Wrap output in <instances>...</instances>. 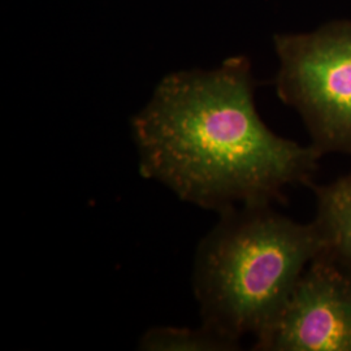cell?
Returning a JSON list of instances; mask_svg holds the SVG:
<instances>
[{
	"instance_id": "6da1fadb",
	"label": "cell",
	"mask_w": 351,
	"mask_h": 351,
	"mask_svg": "<svg viewBox=\"0 0 351 351\" xmlns=\"http://www.w3.org/2000/svg\"><path fill=\"white\" fill-rule=\"evenodd\" d=\"M130 128L142 177L217 213L282 199L311 182L324 156L264 124L245 56L164 75Z\"/></svg>"
},
{
	"instance_id": "7a4b0ae2",
	"label": "cell",
	"mask_w": 351,
	"mask_h": 351,
	"mask_svg": "<svg viewBox=\"0 0 351 351\" xmlns=\"http://www.w3.org/2000/svg\"><path fill=\"white\" fill-rule=\"evenodd\" d=\"M326 250L317 226L271 204L228 208L194 256L193 291L202 324L236 342L272 326L300 277Z\"/></svg>"
},
{
	"instance_id": "3957f363",
	"label": "cell",
	"mask_w": 351,
	"mask_h": 351,
	"mask_svg": "<svg viewBox=\"0 0 351 351\" xmlns=\"http://www.w3.org/2000/svg\"><path fill=\"white\" fill-rule=\"evenodd\" d=\"M280 99L294 108L323 155L351 156V23L275 37Z\"/></svg>"
},
{
	"instance_id": "277c9868",
	"label": "cell",
	"mask_w": 351,
	"mask_h": 351,
	"mask_svg": "<svg viewBox=\"0 0 351 351\" xmlns=\"http://www.w3.org/2000/svg\"><path fill=\"white\" fill-rule=\"evenodd\" d=\"M255 339L261 351H351L350 268L326 250L316 256Z\"/></svg>"
},
{
	"instance_id": "5b68a950",
	"label": "cell",
	"mask_w": 351,
	"mask_h": 351,
	"mask_svg": "<svg viewBox=\"0 0 351 351\" xmlns=\"http://www.w3.org/2000/svg\"><path fill=\"white\" fill-rule=\"evenodd\" d=\"M313 189L316 197L314 221L326 251L351 269V171L330 184Z\"/></svg>"
},
{
	"instance_id": "8992f818",
	"label": "cell",
	"mask_w": 351,
	"mask_h": 351,
	"mask_svg": "<svg viewBox=\"0 0 351 351\" xmlns=\"http://www.w3.org/2000/svg\"><path fill=\"white\" fill-rule=\"evenodd\" d=\"M138 349L143 351H228L237 350L239 343L204 324L198 328L152 326L139 339Z\"/></svg>"
}]
</instances>
